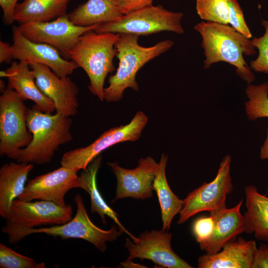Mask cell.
<instances>
[{"label": "cell", "mask_w": 268, "mask_h": 268, "mask_svg": "<svg viewBox=\"0 0 268 268\" xmlns=\"http://www.w3.org/2000/svg\"><path fill=\"white\" fill-rule=\"evenodd\" d=\"M201 37V46L204 50L203 68L222 62L236 67L241 78L251 84L255 75L244 59L243 55L256 54L251 40L237 32L231 26L213 22L201 21L194 27Z\"/></svg>", "instance_id": "obj_1"}, {"label": "cell", "mask_w": 268, "mask_h": 268, "mask_svg": "<svg viewBox=\"0 0 268 268\" xmlns=\"http://www.w3.org/2000/svg\"><path fill=\"white\" fill-rule=\"evenodd\" d=\"M26 121L32 135L31 141L26 147L7 156L17 162L38 165L48 163L61 145L73 139L70 117L58 113H45L34 105L28 109Z\"/></svg>", "instance_id": "obj_2"}, {"label": "cell", "mask_w": 268, "mask_h": 268, "mask_svg": "<svg viewBox=\"0 0 268 268\" xmlns=\"http://www.w3.org/2000/svg\"><path fill=\"white\" fill-rule=\"evenodd\" d=\"M120 34L115 44L119 66L116 73L109 77V85L104 88V100L107 102L120 100L127 88L138 91L135 80L138 71L145 64L170 50L174 44L171 40H166L152 46L143 47L138 44L139 36Z\"/></svg>", "instance_id": "obj_3"}, {"label": "cell", "mask_w": 268, "mask_h": 268, "mask_svg": "<svg viewBox=\"0 0 268 268\" xmlns=\"http://www.w3.org/2000/svg\"><path fill=\"white\" fill-rule=\"evenodd\" d=\"M120 34L98 33L94 30L83 33L70 52V60L82 68L89 79L88 89L101 101L104 100V82L115 69V44Z\"/></svg>", "instance_id": "obj_4"}, {"label": "cell", "mask_w": 268, "mask_h": 268, "mask_svg": "<svg viewBox=\"0 0 268 268\" xmlns=\"http://www.w3.org/2000/svg\"><path fill=\"white\" fill-rule=\"evenodd\" d=\"M74 202L76 205L75 216L68 222L61 225L38 228H23L6 224L1 232L7 234L9 243L15 244L26 236L36 233H44L62 239H81L86 240L102 252L106 248V242L117 239L123 233L113 225L108 230L101 229L90 220L87 213L82 197L77 194Z\"/></svg>", "instance_id": "obj_5"}, {"label": "cell", "mask_w": 268, "mask_h": 268, "mask_svg": "<svg viewBox=\"0 0 268 268\" xmlns=\"http://www.w3.org/2000/svg\"><path fill=\"white\" fill-rule=\"evenodd\" d=\"M184 14L165 8L161 5H151L130 14L119 20L101 24L94 31L98 33L131 34L146 36L162 31L184 33L182 25Z\"/></svg>", "instance_id": "obj_6"}, {"label": "cell", "mask_w": 268, "mask_h": 268, "mask_svg": "<svg viewBox=\"0 0 268 268\" xmlns=\"http://www.w3.org/2000/svg\"><path fill=\"white\" fill-rule=\"evenodd\" d=\"M19 95L7 86L0 96V155L7 156L26 147L32 138L27 125L28 108Z\"/></svg>", "instance_id": "obj_7"}, {"label": "cell", "mask_w": 268, "mask_h": 268, "mask_svg": "<svg viewBox=\"0 0 268 268\" xmlns=\"http://www.w3.org/2000/svg\"><path fill=\"white\" fill-rule=\"evenodd\" d=\"M147 121L148 118L144 112H137L129 124L105 131L87 146L65 153L61 160V166L77 171L84 170L102 152L109 147L117 143L137 140Z\"/></svg>", "instance_id": "obj_8"}, {"label": "cell", "mask_w": 268, "mask_h": 268, "mask_svg": "<svg viewBox=\"0 0 268 268\" xmlns=\"http://www.w3.org/2000/svg\"><path fill=\"white\" fill-rule=\"evenodd\" d=\"M231 162L230 155H226L220 162L215 178L210 182L203 183L183 200V205L179 212V224L199 212H209L226 207L227 196L233 187L230 174Z\"/></svg>", "instance_id": "obj_9"}, {"label": "cell", "mask_w": 268, "mask_h": 268, "mask_svg": "<svg viewBox=\"0 0 268 268\" xmlns=\"http://www.w3.org/2000/svg\"><path fill=\"white\" fill-rule=\"evenodd\" d=\"M99 25L77 26L69 20L67 14L48 22H30L18 26L26 38L53 47L68 60L79 37L88 31L95 30Z\"/></svg>", "instance_id": "obj_10"}, {"label": "cell", "mask_w": 268, "mask_h": 268, "mask_svg": "<svg viewBox=\"0 0 268 268\" xmlns=\"http://www.w3.org/2000/svg\"><path fill=\"white\" fill-rule=\"evenodd\" d=\"M72 218L70 205L60 206L48 201H25L17 198L11 204L6 224L23 228L65 224Z\"/></svg>", "instance_id": "obj_11"}, {"label": "cell", "mask_w": 268, "mask_h": 268, "mask_svg": "<svg viewBox=\"0 0 268 268\" xmlns=\"http://www.w3.org/2000/svg\"><path fill=\"white\" fill-rule=\"evenodd\" d=\"M171 237L172 234L167 231L152 230L144 231L134 241L127 238L125 244L129 252L127 260L139 258L150 260L164 268H193L174 253L171 246Z\"/></svg>", "instance_id": "obj_12"}, {"label": "cell", "mask_w": 268, "mask_h": 268, "mask_svg": "<svg viewBox=\"0 0 268 268\" xmlns=\"http://www.w3.org/2000/svg\"><path fill=\"white\" fill-rule=\"evenodd\" d=\"M78 171L61 166L47 173L38 176L29 181L18 199L25 201L34 200L52 201L57 204L67 205L65 197L73 188H79Z\"/></svg>", "instance_id": "obj_13"}, {"label": "cell", "mask_w": 268, "mask_h": 268, "mask_svg": "<svg viewBox=\"0 0 268 268\" xmlns=\"http://www.w3.org/2000/svg\"><path fill=\"white\" fill-rule=\"evenodd\" d=\"M11 45L13 59L31 64H41L49 67L60 77L68 76L78 67L73 61L64 59L53 47L31 41L26 38L18 26L12 27Z\"/></svg>", "instance_id": "obj_14"}, {"label": "cell", "mask_w": 268, "mask_h": 268, "mask_svg": "<svg viewBox=\"0 0 268 268\" xmlns=\"http://www.w3.org/2000/svg\"><path fill=\"white\" fill-rule=\"evenodd\" d=\"M40 90L54 102L56 113L67 117L78 112L77 85L68 76L60 77L48 66L41 64L29 65Z\"/></svg>", "instance_id": "obj_15"}, {"label": "cell", "mask_w": 268, "mask_h": 268, "mask_svg": "<svg viewBox=\"0 0 268 268\" xmlns=\"http://www.w3.org/2000/svg\"><path fill=\"white\" fill-rule=\"evenodd\" d=\"M117 179L116 197L117 200L131 197L145 199L152 197L153 184L158 163L150 156L140 158L133 169L121 167L117 162H108Z\"/></svg>", "instance_id": "obj_16"}, {"label": "cell", "mask_w": 268, "mask_h": 268, "mask_svg": "<svg viewBox=\"0 0 268 268\" xmlns=\"http://www.w3.org/2000/svg\"><path fill=\"white\" fill-rule=\"evenodd\" d=\"M243 200L234 207H226L209 211L214 226L212 234L206 240L199 243L206 254H214L238 234L245 232L244 216L240 212Z\"/></svg>", "instance_id": "obj_17"}, {"label": "cell", "mask_w": 268, "mask_h": 268, "mask_svg": "<svg viewBox=\"0 0 268 268\" xmlns=\"http://www.w3.org/2000/svg\"><path fill=\"white\" fill-rule=\"evenodd\" d=\"M23 62H12L10 67L0 71V77H6L7 86L14 89L24 100H31L40 111L52 114L56 111L53 101L38 87L33 70Z\"/></svg>", "instance_id": "obj_18"}, {"label": "cell", "mask_w": 268, "mask_h": 268, "mask_svg": "<svg viewBox=\"0 0 268 268\" xmlns=\"http://www.w3.org/2000/svg\"><path fill=\"white\" fill-rule=\"evenodd\" d=\"M257 248L255 241L239 237L236 241L226 243L220 252L200 256L198 268H251Z\"/></svg>", "instance_id": "obj_19"}, {"label": "cell", "mask_w": 268, "mask_h": 268, "mask_svg": "<svg viewBox=\"0 0 268 268\" xmlns=\"http://www.w3.org/2000/svg\"><path fill=\"white\" fill-rule=\"evenodd\" d=\"M33 164L25 162L5 163L0 169V215L6 219L12 201L23 193Z\"/></svg>", "instance_id": "obj_20"}, {"label": "cell", "mask_w": 268, "mask_h": 268, "mask_svg": "<svg viewBox=\"0 0 268 268\" xmlns=\"http://www.w3.org/2000/svg\"><path fill=\"white\" fill-rule=\"evenodd\" d=\"M102 157L99 155L94 159L80 173L79 178V188L84 190L90 196L91 200V212L97 213L101 217L102 222H107L106 216L109 217L117 225L118 229L123 233L128 234L133 240L136 237L128 231L119 220V215L104 201L99 191L96 184V175L102 161Z\"/></svg>", "instance_id": "obj_21"}, {"label": "cell", "mask_w": 268, "mask_h": 268, "mask_svg": "<svg viewBox=\"0 0 268 268\" xmlns=\"http://www.w3.org/2000/svg\"><path fill=\"white\" fill-rule=\"evenodd\" d=\"M245 193V232L254 233L258 239L268 241V197L260 194L253 185L246 186Z\"/></svg>", "instance_id": "obj_22"}, {"label": "cell", "mask_w": 268, "mask_h": 268, "mask_svg": "<svg viewBox=\"0 0 268 268\" xmlns=\"http://www.w3.org/2000/svg\"><path fill=\"white\" fill-rule=\"evenodd\" d=\"M68 0H24L17 3L14 21L19 25L30 22H45L67 14Z\"/></svg>", "instance_id": "obj_23"}, {"label": "cell", "mask_w": 268, "mask_h": 268, "mask_svg": "<svg viewBox=\"0 0 268 268\" xmlns=\"http://www.w3.org/2000/svg\"><path fill=\"white\" fill-rule=\"evenodd\" d=\"M67 16L77 26H90L118 20L123 15L114 0H88Z\"/></svg>", "instance_id": "obj_24"}, {"label": "cell", "mask_w": 268, "mask_h": 268, "mask_svg": "<svg viewBox=\"0 0 268 268\" xmlns=\"http://www.w3.org/2000/svg\"><path fill=\"white\" fill-rule=\"evenodd\" d=\"M167 160L168 156L162 154L153 184L160 206L162 230L165 231L170 229L173 218L180 212L183 205V200L180 199L168 185L165 173Z\"/></svg>", "instance_id": "obj_25"}, {"label": "cell", "mask_w": 268, "mask_h": 268, "mask_svg": "<svg viewBox=\"0 0 268 268\" xmlns=\"http://www.w3.org/2000/svg\"><path fill=\"white\" fill-rule=\"evenodd\" d=\"M247 100L245 109L249 120L268 118V81L258 85L249 84L245 89Z\"/></svg>", "instance_id": "obj_26"}, {"label": "cell", "mask_w": 268, "mask_h": 268, "mask_svg": "<svg viewBox=\"0 0 268 268\" xmlns=\"http://www.w3.org/2000/svg\"><path fill=\"white\" fill-rule=\"evenodd\" d=\"M196 8L197 14L202 20L229 24V0H196Z\"/></svg>", "instance_id": "obj_27"}, {"label": "cell", "mask_w": 268, "mask_h": 268, "mask_svg": "<svg viewBox=\"0 0 268 268\" xmlns=\"http://www.w3.org/2000/svg\"><path fill=\"white\" fill-rule=\"evenodd\" d=\"M44 262L37 263L33 259L17 253L0 244V268H45Z\"/></svg>", "instance_id": "obj_28"}, {"label": "cell", "mask_w": 268, "mask_h": 268, "mask_svg": "<svg viewBox=\"0 0 268 268\" xmlns=\"http://www.w3.org/2000/svg\"><path fill=\"white\" fill-rule=\"evenodd\" d=\"M262 24L265 28L264 34L251 40L258 50V55L250 62V67L256 72L268 74V20L262 19Z\"/></svg>", "instance_id": "obj_29"}, {"label": "cell", "mask_w": 268, "mask_h": 268, "mask_svg": "<svg viewBox=\"0 0 268 268\" xmlns=\"http://www.w3.org/2000/svg\"><path fill=\"white\" fill-rule=\"evenodd\" d=\"M229 24L237 32L248 39L252 34L244 19L242 9L237 0H229Z\"/></svg>", "instance_id": "obj_30"}, {"label": "cell", "mask_w": 268, "mask_h": 268, "mask_svg": "<svg viewBox=\"0 0 268 268\" xmlns=\"http://www.w3.org/2000/svg\"><path fill=\"white\" fill-rule=\"evenodd\" d=\"M213 226V220L211 216L201 217L195 220L193 225V231L199 243L209 237L212 233Z\"/></svg>", "instance_id": "obj_31"}, {"label": "cell", "mask_w": 268, "mask_h": 268, "mask_svg": "<svg viewBox=\"0 0 268 268\" xmlns=\"http://www.w3.org/2000/svg\"><path fill=\"white\" fill-rule=\"evenodd\" d=\"M119 10L123 15L152 5L154 0H114Z\"/></svg>", "instance_id": "obj_32"}, {"label": "cell", "mask_w": 268, "mask_h": 268, "mask_svg": "<svg viewBox=\"0 0 268 268\" xmlns=\"http://www.w3.org/2000/svg\"><path fill=\"white\" fill-rule=\"evenodd\" d=\"M251 268H268V244H261L257 248Z\"/></svg>", "instance_id": "obj_33"}, {"label": "cell", "mask_w": 268, "mask_h": 268, "mask_svg": "<svg viewBox=\"0 0 268 268\" xmlns=\"http://www.w3.org/2000/svg\"><path fill=\"white\" fill-rule=\"evenodd\" d=\"M18 0H0V5L3 11L2 20L7 25L12 24L14 19V9Z\"/></svg>", "instance_id": "obj_34"}, {"label": "cell", "mask_w": 268, "mask_h": 268, "mask_svg": "<svg viewBox=\"0 0 268 268\" xmlns=\"http://www.w3.org/2000/svg\"><path fill=\"white\" fill-rule=\"evenodd\" d=\"M13 59L11 45L2 41H0V63H11Z\"/></svg>", "instance_id": "obj_35"}, {"label": "cell", "mask_w": 268, "mask_h": 268, "mask_svg": "<svg viewBox=\"0 0 268 268\" xmlns=\"http://www.w3.org/2000/svg\"><path fill=\"white\" fill-rule=\"evenodd\" d=\"M260 158L261 159H268V128L267 130V137L261 148Z\"/></svg>", "instance_id": "obj_36"}, {"label": "cell", "mask_w": 268, "mask_h": 268, "mask_svg": "<svg viewBox=\"0 0 268 268\" xmlns=\"http://www.w3.org/2000/svg\"><path fill=\"white\" fill-rule=\"evenodd\" d=\"M267 191L268 192V186Z\"/></svg>", "instance_id": "obj_37"}, {"label": "cell", "mask_w": 268, "mask_h": 268, "mask_svg": "<svg viewBox=\"0 0 268 268\" xmlns=\"http://www.w3.org/2000/svg\"><path fill=\"white\" fill-rule=\"evenodd\" d=\"M68 1H69L70 0H68Z\"/></svg>", "instance_id": "obj_38"}]
</instances>
